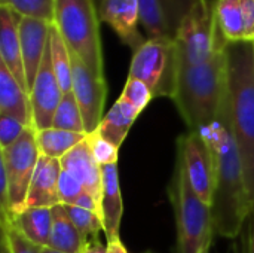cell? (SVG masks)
<instances>
[{
	"instance_id": "cell-1",
	"label": "cell",
	"mask_w": 254,
	"mask_h": 253,
	"mask_svg": "<svg viewBox=\"0 0 254 253\" xmlns=\"http://www.w3.org/2000/svg\"><path fill=\"white\" fill-rule=\"evenodd\" d=\"M198 131L208 140L214 157L216 185L211 201L213 230L222 237L234 239L240 234L253 209L249 198L240 149L234 136L228 92L219 116L210 125Z\"/></svg>"
},
{
	"instance_id": "cell-2",
	"label": "cell",
	"mask_w": 254,
	"mask_h": 253,
	"mask_svg": "<svg viewBox=\"0 0 254 253\" xmlns=\"http://www.w3.org/2000/svg\"><path fill=\"white\" fill-rule=\"evenodd\" d=\"M225 54L232 128L254 209V42H226Z\"/></svg>"
},
{
	"instance_id": "cell-3",
	"label": "cell",
	"mask_w": 254,
	"mask_h": 253,
	"mask_svg": "<svg viewBox=\"0 0 254 253\" xmlns=\"http://www.w3.org/2000/svg\"><path fill=\"white\" fill-rule=\"evenodd\" d=\"M226 40L213 55L196 66H182L173 101L189 127L198 131L210 125L220 113L226 100Z\"/></svg>"
},
{
	"instance_id": "cell-4",
	"label": "cell",
	"mask_w": 254,
	"mask_h": 253,
	"mask_svg": "<svg viewBox=\"0 0 254 253\" xmlns=\"http://www.w3.org/2000/svg\"><path fill=\"white\" fill-rule=\"evenodd\" d=\"M100 15L94 0H55L54 27L68 49L98 78H104Z\"/></svg>"
},
{
	"instance_id": "cell-5",
	"label": "cell",
	"mask_w": 254,
	"mask_h": 253,
	"mask_svg": "<svg viewBox=\"0 0 254 253\" xmlns=\"http://www.w3.org/2000/svg\"><path fill=\"white\" fill-rule=\"evenodd\" d=\"M171 201L177 227L176 253H202L214 234L211 207L198 197L179 164L171 185Z\"/></svg>"
},
{
	"instance_id": "cell-6",
	"label": "cell",
	"mask_w": 254,
	"mask_h": 253,
	"mask_svg": "<svg viewBox=\"0 0 254 253\" xmlns=\"http://www.w3.org/2000/svg\"><path fill=\"white\" fill-rule=\"evenodd\" d=\"M180 72V58L176 39H147L138 48L129 66L131 78L143 81L152 91L153 98H174Z\"/></svg>"
},
{
	"instance_id": "cell-7",
	"label": "cell",
	"mask_w": 254,
	"mask_h": 253,
	"mask_svg": "<svg viewBox=\"0 0 254 253\" xmlns=\"http://www.w3.org/2000/svg\"><path fill=\"white\" fill-rule=\"evenodd\" d=\"M225 40L216 21V0H196L176 37L180 64L196 66L207 61Z\"/></svg>"
},
{
	"instance_id": "cell-8",
	"label": "cell",
	"mask_w": 254,
	"mask_h": 253,
	"mask_svg": "<svg viewBox=\"0 0 254 253\" xmlns=\"http://www.w3.org/2000/svg\"><path fill=\"white\" fill-rule=\"evenodd\" d=\"M39 158L34 127H28L15 145L0 151V167L7 182V212L1 218H12L22 212Z\"/></svg>"
},
{
	"instance_id": "cell-9",
	"label": "cell",
	"mask_w": 254,
	"mask_h": 253,
	"mask_svg": "<svg viewBox=\"0 0 254 253\" xmlns=\"http://www.w3.org/2000/svg\"><path fill=\"white\" fill-rule=\"evenodd\" d=\"M177 164L185 171L198 197L211 207L216 185L214 157L208 140L201 131L189 130L179 139Z\"/></svg>"
},
{
	"instance_id": "cell-10",
	"label": "cell",
	"mask_w": 254,
	"mask_h": 253,
	"mask_svg": "<svg viewBox=\"0 0 254 253\" xmlns=\"http://www.w3.org/2000/svg\"><path fill=\"white\" fill-rule=\"evenodd\" d=\"M70 54L73 66V94L79 103L86 134H92L103 119V109L107 95L106 79L95 76L76 54L71 51Z\"/></svg>"
},
{
	"instance_id": "cell-11",
	"label": "cell",
	"mask_w": 254,
	"mask_h": 253,
	"mask_svg": "<svg viewBox=\"0 0 254 253\" xmlns=\"http://www.w3.org/2000/svg\"><path fill=\"white\" fill-rule=\"evenodd\" d=\"M63 95L64 92L58 84V79L52 67L51 46L48 42L42 64L30 89L34 130H45L52 127V119Z\"/></svg>"
},
{
	"instance_id": "cell-12",
	"label": "cell",
	"mask_w": 254,
	"mask_h": 253,
	"mask_svg": "<svg viewBox=\"0 0 254 253\" xmlns=\"http://www.w3.org/2000/svg\"><path fill=\"white\" fill-rule=\"evenodd\" d=\"M196 0H138L141 25L147 39H176Z\"/></svg>"
},
{
	"instance_id": "cell-13",
	"label": "cell",
	"mask_w": 254,
	"mask_h": 253,
	"mask_svg": "<svg viewBox=\"0 0 254 253\" xmlns=\"http://www.w3.org/2000/svg\"><path fill=\"white\" fill-rule=\"evenodd\" d=\"M98 15L101 22H107L132 52L147 40L138 28L141 24L138 0H103L98 6Z\"/></svg>"
},
{
	"instance_id": "cell-14",
	"label": "cell",
	"mask_w": 254,
	"mask_h": 253,
	"mask_svg": "<svg viewBox=\"0 0 254 253\" xmlns=\"http://www.w3.org/2000/svg\"><path fill=\"white\" fill-rule=\"evenodd\" d=\"M21 18L22 16L15 10L6 6H0V61L30 94L19 39Z\"/></svg>"
},
{
	"instance_id": "cell-15",
	"label": "cell",
	"mask_w": 254,
	"mask_h": 253,
	"mask_svg": "<svg viewBox=\"0 0 254 253\" xmlns=\"http://www.w3.org/2000/svg\"><path fill=\"white\" fill-rule=\"evenodd\" d=\"M52 24L34 18H21L19 22V39L22 49V60L25 66V75L28 82V91L36 79L39 67L42 64L49 36H51Z\"/></svg>"
},
{
	"instance_id": "cell-16",
	"label": "cell",
	"mask_w": 254,
	"mask_h": 253,
	"mask_svg": "<svg viewBox=\"0 0 254 253\" xmlns=\"http://www.w3.org/2000/svg\"><path fill=\"white\" fill-rule=\"evenodd\" d=\"M60 173H61L60 160H54V158L40 155L30 189H28L27 201H25L22 210L34 209V207L52 209V207L61 204L60 197H58Z\"/></svg>"
},
{
	"instance_id": "cell-17",
	"label": "cell",
	"mask_w": 254,
	"mask_h": 253,
	"mask_svg": "<svg viewBox=\"0 0 254 253\" xmlns=\"http://www.w3.org/2000/svg\"><path fill=\"white\" fill-rule=\"evenodd\" d=\"M61 169L71 173L85 188L86 192L94 195L98 201H101V186H103V176H101V166L95 161L88 136L83 142H80L76 148H73L65 157L60 160Z\"/></svg>"
},
{
	"instance_id": "cell-18",
	"label": "cell",
	"mask_w": 254,
	"mask_h": 253,
	"mask_svg": "<svg viewBox=\"0 0 254 253\" xmlns=\"http://www.w3.org/2000/svg\"><path fill=\"white\" fill-rule=\"evenodd\" d=\"M103 186H101V218L104 227V236L107 242L119 239V228L122 221V195L119 186L118 164H109L101 167Z\"/></svg>"
},
{
	"instance_id": "cell-19",
	"label": "cell",
	"mask_w": 254,
	"mask_h": 253,
	"mask_svg": "<svg viewBox=\"0 0 254 253\" xmlns=\"http://www.w3.org/2000/svg\"><path fill=\"white\" fill-rule=\"evenodd\" d=\"M0 115L16 118L22 124L33 127V110L30 94L13 78L0 61Z\"/></svg>"
},
{
	"instance_id": "cell-20",
	"label": "cell",
	"mask_w": 254,
	"mask_h": 253,
	"mask_svg": "<svg viewBox=\"0 0 254 253\" xmlns=\"http://www.w3.org/2000/svg\"><path fill=\"white\" fill-rule=\"evenodd\" d=\"M140 113L141 112H138L134 106L119 97L116 103L110 107L107 115L103 116L95 131L106 140L112 142L115 146L121 148Z\"/></svg>"
},
{
	"instance_id": "cell-21",
	"label": "cell",
	"mask_w": 254,
	"mask_h": 253,
	"mask_svg": "<svg viewBox=\"0 0 254 253\" xmlns=\"http://www.w3.org/2000/svg\"><path fill=\"white\" fill-rule=\"evenodd\" d=\"M4 219H9L34 245L40 248H49L52 234V209H25L12 218Z\"/></svg>"
},
{
	"instance_id": "cell-22",
	"label": "cell",
	"mask_w": 254,
	"mask_h": 253,
	"mask_svg": "<svg viewBox=\"0 0 254 253\" xmlns=\"http://www.w3.org/2000/svg\"><path fill=\"white\" fill-rule=\"evenodd\" d=\"M85 239L73 224L65 206L52 207V234L49 248L61 253H80Z\"/></svg>"
},
{
	"instance_id": "cell-23",
	"label": "cell",
	"mask_w": 254,
	"mask_h": 253,
	"mask_svg": "<svg viewBox=\"0 0 254 253\" xmlns=\"http://www.w3.org/2000/svg\"><path fill=\"white\" fill-rule=\"evenodd\" d=\"M86 136L88 134L65 131L54 127L45 130H36V142L40 155L54 160H61L63 157H65L73 148H76L80 142H83Z\"/></svg>"
},
{
	"instance_id": "cell-24",
	"label": "cell",
	"mask_w": 254,
	"mask_h": 253,
	"mask_svg": "<svg viewBox=\"0 0 254 253\" xmlns=\"http://www.w3.org/2000/svg\"><path fill=\"white\" fill-rule=\"evenodd\" d=\"M216 21L226 42L247 40L240 0H216Z\"/></svg>"
},
{
	"instance_id": "cell-25",
	"label": "cell",
	"mask_w": 254,
	"mask_h": 253,
	"mask_svg": "<svg viewBox=\"0 0 254 253\" xmlns=\"http://www.w3.org/2000/svg\"><path fill=\"white\" fill-rule=\"evenodd\" d=\"M49 46H51V58L55 76L64 94L73 91V66H71V54L64 42L60 31L54 27L51 28L49 36Z\"/></svg>"
},
{
	"instance_id": "cell-26",
	"label": "cell",
	"mask_w": 254,
	"mask_h": 253,
	"mask_svg": "<svg viewBox=\"0 0 254 253\" xmlns=\"http://www.w3.org/2000/svg\"><path fill=\"white\" fill-rule=\"evenodd\" d=\"M52 127L60 128V130H65V131L86 134L83 116H82L79 103H77L73 91L63 95V98H61V101L55 110V115L52 119Z\"/></svg>"
},
{
	"instance_id": "cell-27",
	"label": "cell",
	"mask_w": 254,
	"mask_h": 253,
	"mask_svg": "<svg viewBox=\"0 0 254 253\" xmlns=\"http://www.w3.org/2000/svg\"><path fill=\"white\" fill-rule=\"evenodd\" d=\"M0 6H6L21 16L54 24L55 0H0Z\"/></svg>"
},
{
	"instance_id": "cell-28",
	"label": "cell",
	"mask_w": 254,
	"mask_h": 253,
	"mask_svg": "<svg viewBox=\"0 0 254 253\" xmlns=\"http://www.w3.org/2000/svg\"><path fill=\"white\" fill-rule=\"evenodd\" d=\"M65 209H67V213L71 218L73 224L76 225V228L79 230V233L85 239V242L88 239L97 237L98 233L101 230H104L103 218L100 213L92 212V210H86V209H82L77 206H65Z\"/></svg>"
},
{
	"instance_id": "cell-29",
	"label": "cell",
	"mask_w": 254,
	"mask_h": 253,
	"mask_svg": "<svg viewBox=\"0 0 254 253\" xmlns=\"http://www.w3.org/2000/svg\"><path fill=\"white\" fill-rule=\"evenodd\" d=\"M121 98L129 103L131 106H134L138 112H143L150 103V100L153 98V94L143 81L128 76Z\"/></svg>"
},
{
	"instance_id": "cell-30",
	"label": "cell",
	"mask_w": 254,
	"mask_h": 253,
	"mask_svg": "<svg viewBox=\"0 0 254 253\" xmlns=\"http://www.w3.org/2000/svg\"><path fill=\"white\" fill-rule=\"evenodd\" d=\"M1 236H4L10 253H42L40 246L30 242L9 219L1 218Z\"/></svg>"
},
{
	"instance_id": "cell-31",
	"label": "cell",
	"mask_w": 254,
	"mask_h": 253,
	"mask_svg": "<svg viewBox=\"0 0 254 253\" xmlns=\"http://www.w3.org/2000/svg\"><path fill=\"white\" fill-rule=\"evenodd\" d=\"M88 142H89V148L95 161L101 167L109 166V164H118V157H119L118 146H115L112 142L101 137L97 131H94L92 134H88Z\"/></svg>"
},
{
	"instance_id": "cell-32",
	"label": "cell",
	"mask_w": 254,
	"mask_h": 253,
	"mask_svg": "<svg viewBox=\"0 0 254 253\" xmlns=\"http://www.w3.org/2000/svg\"><path fill=\"white\" fill-rule=\"evenodd\" d=\"M85 192L83 185L67 170L61 169L58 177V197L63 206H74L79 197Z\"/></svg>"
},
{
	"instance_id": "cell-33",
	"label": "cell",
	"mask_w": 254,
	"mask_h": 253,
	"mask_svg": "<svg viewBox=\"0 0 254 253\" xmlns=\"http://www.w3.org/2000/svg\"><path fill=\"white\" fill-rule=\"evenodd\" d=\"M27 128L28 125L22 124L16 118L0 115V151L15 145L22 137Z\"/></svg>"
},
{
	"instance_id": "cell-34",
	"label": "cell",
	"mask_w": 254,
	"mask_h": 253,
	"mask_svg": "<svg viewBox=\"0 0 254 253\" xmlns=\"http://www.w3.org/2000/svg\"><path fill=\"white\" fill-rule=\"evenodd\" d=\"M240 3L244 16L246 37L247 40L254 42V0H240Z\"/></svg>"
},
{
	"instance_id": "cell-35",
	"label": "cell",
	"mask_w": 254,
	"mask_h": 253,
	"mask_svg": "<svg viewBox=\"0 0 254 253\" xmlns=\"http://www.w3.org/2000/svg\"><path fill=\"white\" fill-rule=\"evenodd\" d=\"M80 253H107V245L101 243L97 237L88 239Z\"/></svg>"
},
{
	"instance_id": "cell-36",
	"label": "cell",
	"mask_w": 254,
	"mask_h": 253,
	"mask_svg": "<svg viewBox=\"0 0 254 253\" xmlns=\"http://www.w3.org/2000/svg\"><path fill=\"white\" fill-rule=\"evenodd\" d=\"M107 253H128V251L122 245L121 239H115L112 242H107Z\"/></svg>"
},
{
	"instance_id": "cell-37",
	"label": "cell",
	"mask_w": 254,
	"mask_h": 253,
	"mask_svg": "<svg viewBox=\"0 0 254 253\" xmlns=\"http://www.w3.org/2000/svg\"><path fill=\"white\" fill-rule=\"evenodd\" d=\"M252 216V225H250V231H249V249L247 253H254V209L250 213Z\"/></svg>"
},
{
	"instance_id": "cell-38",
	"label": "cell",
	"mask_w": 254,
	"mask_h": 253,
	"mask_svg": "<svg viewBox=\"0 0 254 253\" xmlns=\"http://www.w3.org/2000/svg\"><path fill=\"white\" fill-rule=\"evenodd\" d=\"M0 253H10V249H9V245L4 239V236H1V246H0Z\"/></svg>"
},
{
	"instance_id": "cell-39",
	"label": "cell",
	"mask_w": 254,
	"mask_h": 253,
	"mask_svg": "<svg viewBox=\"0 0 254 253\" xmlns=\"http://www.w3.org/2000/svg\"><path fill=\"white\" fill-rule=\"evenodd\" d=\"M42 253H61V252H58V251H55V249H51V248H43V249H42Z\"/></svg>"
},
{
	"instance_id": "cell-40",
	"label": "cell",
	"mask_w": 254,
	"mask_h": 253,
	"mask_svg": "<svg viewBox=\"0 0 254 253\" xmlns=\"http://www.w3.org/2000/svg\"><path fill=\"white\" fill-rule=\"evenodd\" d=\"M213 243V242H211ZM211 243H208L207 246H205V249H204V252L202 253H210V249H211Z\"/></svg>"
},
{
	"instance_id": "cell-41",
	"label": "cell",
	"mask_w": 254,
	"mask_h": 253,
	"mask_svg": "<svg viewBox=\"0 0 254 253\" xmlns=\"http://www.w3.org/2000/svg\"><path fill=\"white\" fill-rule=\"evenodd\" d=\"M94 1H95V4H97V9H98V6L101 4V1H103V0H94Z\"/></svg>"
}]
</instances>
